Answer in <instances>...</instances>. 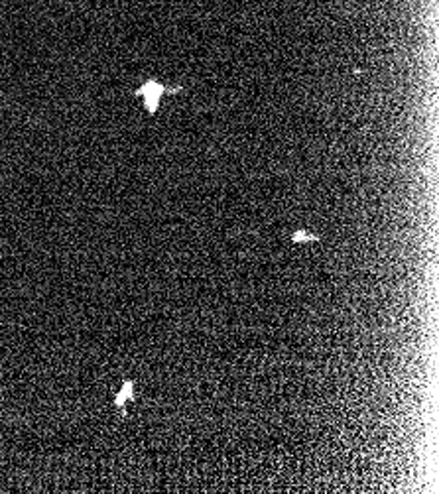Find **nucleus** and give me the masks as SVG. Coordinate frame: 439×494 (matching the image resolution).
<instances>
[{"label": "nucleus", "mask_w": 439, "mask_h": 494, "mask_svg": "<svg viewBox=\"0 0 439 494\" xmlns=\"http://www.w3.org/2000/svg\"><path fill=\"white\" fill-rule=\"evenodd\" d=\"M164 85L162 83H158L156 79H150V81H146L140 89H136V97H140V99H144V107L148 109V113L154 114L156 111H158L160 107V99H162V95H164Z\"/></svg>", "instance_id": "f257e3e1"}, {"label": "nucleus", "mask_w": 439, "mask_h": 494, "mask_svg": "<svg viewBox=\"0 0 439 494\" xmlns=\"http://www.w3.org/2000/svg\"><path fill=\"white\" fill-rule=\"evenodd\" d=\"M130 400H134V382L124 380L122 388L114 396V405H116V408H124Z\"/></svg>", "instance_id": "f03ea898"}, {"label": "nucleus", "mask_w": 439, "mask_h": 494, "mask_svg": "<svg viewBox=\"0 0 439 494\" xmlns=\"http://www.w3.org/2000/svg\"><path fill=\"white\" fill-rule=\"evenodd\" d=\"M292 240L293 242H315L317 236L311 235V233H305V231H297V233H293Z\"/></svg>", "instance_id": "7ed1b4c3"}]
</instances>
